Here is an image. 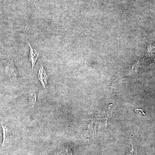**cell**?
<instances>
[{
    "mask_svg": "<svg viewBox=\"0 0 155 155\" xmlns=\"http://www.w3.org/2000/svg\"><path fill=\"white\" fill-rule=\"evenodd\" d=\"M5 73L7 76L12 81L17 80L18 73L17 68L12 60L9 61L8 63L5 67Z\"/></svg>",
    "mask_w": 155,
    "mask_h": 155,
    "instance_id": "obj_1",
    "label": "cell"
},
{
    "mask_svg": "<svg viewBox=\"0 0 155 155\" xmlns=\"http://www.w3.org/2000/svg\"><path fill=\"white\" fill-rule=\"evenodd\" d=\"M38 78L41 83L43 88L45 90H47L48 87V77L45 70L42 66H41L40 69L39 70Z\"/></svg>",
    "mask_w": 155,
    "mask_h": 155,
    "instance_id": "obj_2",
    "label": "cell"
},
{
    "mask_svg": "<svg viewBox=\"0 0 155 155\" xmlns=\"http://www.w3.org/2000/svg\"><path fill=\"white\" fill-rule=\"evenodd\" d=\"M28 45L30 48L29 59L32 65V70H33L35 65L39 58L40 54L35 49L33 48L29 44H28Z\"/></svg>",
    "mask_w": 155,
    "mask_h": 155,
    "instance_id": "obj_3",
    "label": "cell"
},
{
    "mask_svg": "<svg viewBox=\"0 0 155 155\" xmlns=\"http://www.w3.org/2000/svg\"><path fill=\"white\" fill-rule=\"evenodd\" d=\"M2 129L3 140L2 146H4L8 143V140L11 136V131L10 129L7 126H5L2 122L1 123Z\"/></svg>",
    "mask_w": 155,
    "mask_h": 155,
    "instance_id": "obj_4",
    "label": "cell"
},
{
    "mask_svg": "<svg viewBox=\"0 0 155 155\" xmlns=\"http://www.w3.org/2000/svg\"><path fill=\"white\" fill-rule=\"evenodd\" d=\"M28 98H29V103H30L31 105L33 108L35 107L36 104L37 95L36 91L35 89H31L29 92Z\"/></svg>",
    "mask_w": 155,
    "mask_h": 155,
    "instance_id": "obj_5",
    "label": "cell"
},
{
    "mask_svg": "<svg viewBox=\"0 0 155 155\" xmlns=\"http://www.w3.org/2000/svg\"><path fill=\"white\" fill-rule=\"evenodd\" d=\"M55 155H72L71 149L68 146L63 147L56 153Z\"/></svg>",
    "mask_w": 155,
    "mask_h": 155,
    "instance_id": "obj_6",
    "label": "cell"
},
{
    "mask_svg": "<svg viewBox=\"0 0 155 155\" xmlns=\"http://www.w3.org/2000/svg\"><path fill=\"white\" fill-rule=\"evenodd\" d=\"M130 143L132 145V150L130 151V152L129 153L127 154V155H137V153L136 148L135 147H134L133 144H132L131 143Z\"/></svg>",
    "mask_w": 155,
    "mask_h": 155,
    "instance_id": "obj_7",
    "label": "cell"
}]
</instances>
